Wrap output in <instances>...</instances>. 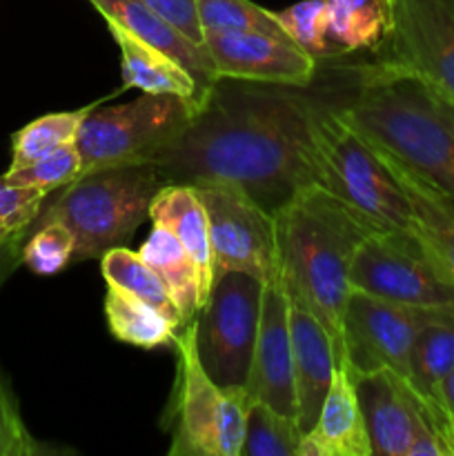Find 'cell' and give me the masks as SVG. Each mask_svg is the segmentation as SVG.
<instances>
[{"instance_id": "obj_18", "label": "cell", "mask_w": 454, "mask_h": 456, "mask_svg": "<svg viewBox=\"0 0 454 456\" xmlns=\"http://www.w3.org/2000/svg\"><path fill=\"white\" fill-rule=\"evenodd\" d=\"M301 456H372L363 410L347 365H338L314 428L305 435Z\"/></svg>"}, {"instance_id": "obj_2", "label": "cell", "mask_w": 454, "mask_h": 456, "mask_svg": "<svg viewBox=\"0 0 454 456\" xmlns=\"http://www.w3.org/2000/svg\"><path fill=\"white\" fill-rule=\"evenodd\" d=\"M274 223L285 289L325 325L343 365V310L352 261L377 230L320 185L298 191L274 214Z\"/></svg>"}, {"instance_id": "obj_16", "label": "cell", "mask_w": 454, "mask_h": 456, "mask_svg": "<svg viewBox=\"0 0 454 456\" xmlns=\"http://www.w3.org/2000/svg\"><path fill=\"white\" fill-rule=\"evenodd\" d=\"M289 332L296 386V421L307 435L314 428L332 386L338 356L325 325L294 297H289Z\"/></svg>"}, {"instance_id": "obj_13", "label": "cell", "mask_w": 454, "mask_h": 456, "mask_svg": "<svg viewBox=\"0 0 454 456\" xmlns=\"http://www.w3.org/2000/svg\"><path fill=\"white\" fill-rule=\"evenodd\" d=\"M354 379L372 456H445L421 396L394 370Z\"/></svg>"}, {"instance_id": "obj_12", "label": "cell", "mask_w": 454, "mask_h": 456, "mask_svg": "<svg viewBox=\"0 0 454 456\" xmlns=\"http://www.w3.org/2000/svg\"><path fill=\"white\" fill-rule=\"evenodd\" d=\"M378 52V62L426 80L454 102V0H392Z\"/></svg>"}, {"instance_id": "obj_20", "label": "cell", "mask_w": 454, "mask_h": 456, "mask_svg": "<svg viewBox=\"0 0 454 456\" xmlns=\"http://www.w3.org/2000/svg\"><path fill=\"white\" fill-rule=\"evenodd\" d=\"M111 38L120 49V71L123 89H138L141 94H174L199 110L203 105V94L194 76L163 49L151 47L145 40L136 38L123 27L105 22Z\"/></svg>"}, {"instance_id": "obj_27", "label": "cell", "mask_w": 454, "mask_h": 456, "mask_svg": "<svg viewBox=\"0 0 454 456\" xmlns=\"http://www.w3.org/2000/svg\"><path fill=\"white\" fill-rule=\"evenodd\" d=\"M96 105L98 102H92V105L80 107V110L52 111V114L38 116L22 129H18L12 136V165H9V169L25 167V165L45 159L52 151L61 150L62 145L76 142L85 116Z\"/></svg>"}, {"instance_id": "obj_26", "label": "cell", "mask_w": 454, "mask_h": 456, "mask_svg": "<svg viewBox=\"0 0 454 456\" xmlns=\"http://www.w3.org/2000/svg\"><path fill=\"white\" fill-rule=\"evenodd\" d=\"M98 261H101V274L107 285L125 289V292L142 298V301L154 305L156 310L167 314L169 319H174L182 328L176 303L172 301V297H169L167 288H165L163 281L158 279V274L142 261L141 254L132 252V249H127V245H125V248L109 249V252L102 254Z\"/></svg>"}, {"instance_id": "obj_17", "label": "cell", "mask_w": 454, "mask_h": 456, "mask_svg": "<svg viewBox=\"0 0 454 456\" xmlns=\"http://www.w3.org/2000/svg\"><path fill=\"white\" fill-rule=\"evenodd\" d=\"M87 3L101 13L105 22H114V25L123 27L125 31H129L136 38L150 43L151 47L163 49L165 53L176 58L194 76L196 85L203 94V102L214 89V85L221 80L214 71L212 61H209L203 45L187 38L182 31L169 25L165 18L151 12L141 0H87Z\"/></svg>"}, {"instance_id": "obj_23", "label": "cell", "mask_w": 454, "mask_h": 456, "mask_svg": "<svg viewBox=\"0 0 454 456\" xmlns=\"http://www.w3.org/2000/svg\"><path fill=\"white\" fill-rule=\"evenodd\" d=\"M105 316L109 332L116 341L127 346L154 350V347L174 346L181 325L142 298L125 289L107 285Z\"/></svg>"}, {"instance_id": "obj_24", "label": "cell", "mask_w": 454, "mask_h": 456, "mask_svg": "<svg viewBox=\"0 0 454 456\" xmlns=\"http://www.w3.org/2000/svg\"><path fill=\"white\" fill-rule=\"evenodd\" d=\"M325 4L334 56L381 47L390 31V4L383 0H325Z\"/></svg>"}, {"instance_id": "obj_4", "label": "cell", "mask_w": 454, "mask_h": 456, "mask_svg": "<svg viewBox=\"0 0 454 456\" xmlns=\"http://www.w3.org/2000/svg\"><path fill=\"white\" fill-rule=\"evenodd\" d=\"M165 185L167 178L154 163L80 174L58 190L52 203L43 205L31 230L43 223H61L74 236V261L101 258L132 240L134 232L150 218L151 200Z\"/></svg>"}, {"instance_id": "obj_22", "label": "cell", "mask_w": 454, "mask_h": 456, "mask_svg": "<svg viewBox=\"0 0 454 456\" xmlns=\"http://www.w3.org/2000/svg\"><path fill=\"white\" fill-rule=\"evenodd\" d=\"M142 261L158 274L167 288L169 297L176 303L182 325L190 323L199 312V283H196V267L181 240L165 225L154 223L145 243L138 248Z\"/></svg>"}, {"instance_id": "obj_33", "label": "cell", "mask_w": 454, "mask_h": 456, "mask_svg": "<svg viewBox=\"0 0 454 456\" xmlns=\"http://www.w3.org/2000/svg\"><path fill=\"white\" fill-rule=\"evenodd\" d=\"M74 236L61 223L34 227L22 243V263L38 276H53L74 261Z\"/></svg>"}, {"instance_id": "obj_25", "label": "cell", "mask_w": 454, "mask_h": 456, "mask_svg": "<svg viewBox=\"0 0 454 456\" xmlns=\"http://www.w3.org/2000/svg\"><path fill=\"white\" fill-rule=\"evenodd\" d=\"M454 368V314L426 325L417 337L405 381L423 401L434 396L439 383Z\"/></svg>"}, {"instance_id": "obj_35", "label": "cell", "mask_w": 454, "mask_h": 456, "mask_svg": "<svg viewBox=\"0 0 454 456\" xmlns=\"http://www.w3.org/2000/svg\"><path fill=\"white\" fill-rule=\"evenodd\" d=\"M430 414L432 428L443 445L445 456H454V368L436 387L430 401H423Z\"/></svg>"}, {"instance_id": "obj_3", "label": "cell", "mask_w": 454, "mask_h": 456, "mask_svg": "<svg viewBox=\"0 0 454 456\" xmlns=\"http://www.w3.org/2000/svg\"><path fill=\"white\" fill-rule=\"evenodd\" d=\"M343 118L432 187L454 199V102L432 85L377 62L363 71Z\"/></svg>"}, {"instance_id": "obj_7", "label": "cell", "mask_w": 454, "mask_h": 456, "mask_svg": "<svg viewBox=\"0 0 454 456\" xmlns=\"http://www.w3.org/2000/svg\"><path fill=\"white\" fill-rule=\"evenodd\" d=\"M194 114L196 107L174 94H141L120 105H96L76 136L83 174L154 163L182 136Z\"/></svg>"}, {"instance_id": "obj_10", "label": "cell", "mask_w": 454, "mask_h": 456, "mask_svg": "<svg viewBox=\"0 0 454 456\" xmlns=\"http://www.w3.org/2000/svg\"><path fill=\"white\" fill-rule=\"evenodd\" d=\"M350 289L385 301L423 307H454V283L426 245L405 232H372L356 249Z\"/></svg>"}, {"instance_id": "obj_5", "label": "cell", "mask_w": 454, "mask_h": 456, "mask_svg": "<svg viewBox=\"0 0 454 456\" xmlns=\"http://www.w3.org/2000/svg\"><path fill=\"white\" fill-rule=\"evenodd\" d=\"M316 185L359 214L377 232L417 236L409 199L377 150L347 123L338 107L320 105L314 120Z\"/></svg>"}, {"instance_id": "obj_37", "label": "cell", "mask_w": 454, "mask_h": 456, "mask_svg": "<svg viewBox=\"0 0 454 456\" xmlns=\"http://www.w3.org/2000/svg\"><path fill=\"white\" fill-rule=\"evenodd\" d=\"M18 263H22L20 254H9V256L0 258V283H3V281L7 279L13 270H16Z\"/></svg>"}, {"instance_id": "obj_19", "label": "cell", "mask_w": 454, "mask_h": 456, "mask_svg": "<svg viewBox=\"0 0 454 456\" xmlns=\"http://www.w3.org/2000/svg\"><path fill=\"white\" fill-rule=\"evenodd\" d=\"M150 218L167 227L196 267L199 305L207 301L214 285V254L209 240V223L203 203L190 183H167L150 205ZM199 307V310H200Z\"/></svg>"}, {"instance_id": "obj_34", "label": "cell", "mask_w": 454, "mask_h": 456, "mask_svg": "<svg viewBox=\"0 0 454 456\" xmlns=\"http://www.w3.org/2000/svg\"><path fill=\"white\" fill-rule=\"evenodd\" d=\"M52 452V448L38 444L22 421L20 408L0 372V456H38Z\"/></svg>"}, {"instance_id": "obj_32", "label": "cell", "mask_w": 454, "mask_h": 456, "mask_svg": "<svg viewBox=\"0 0 454 456\" xmlns=\"http://www.w3.org/2000/svg\"><path fill=\"white\" fill-rule=\"evenodd\" d=\"M80 174H83V165H80L78 147H76V142H69V145H62L61 150L52 151L36 163L18 169H7L3 176L12 185L31 187V190L45 191L49 196L52 191L74 183Z\"/></svg>"}, {"instance_id": "obj_31", "label": "cell", "mask_w": 454, "mask_h": 456, "mask_svg": "<svg viewBox=\"0 0 454 456\" xmlns=\"http://www.w3.org/2000/svg\"><path fill=\"white\" fill-rule=\"evenodd\" d=\"M276 13L280 29L294 45L319 58L334 56L328 38V4L325 0H301Z\"/></svg>"}, {"instance_id": "obj_38", "label": "cell", "mask_w": 454, "mask_h": 456, "mask_svg": "<svg viewBox=\"0 0 454 456\" xmlns=\"http://www.w3.org/2000/svg\"><path fill=\"white\" fill-rule=\"evenodd\" d=\"M383 3H387V4H390V7H392V0H383Z\"/></svg>"}, {"instance_id": "obj_11", "label": "cell", "mask_w": 454, "mask_h": 456, "mask_svg": "<svg viewBox=\"0 0 454 456\" xmlns=\"http://www.w3.org/2000/svg\"><path fill=\"white\" fill-rule=\"evenodd\" d=\"M190 185L207 214L214 279L223 272H247L263 283L279 276L274 214L234 185L209 181Z\"/></svg>"}, {"instance_id": "obj_6", "label": "cell", "mask_w": 454, "mask_h": 456, "mask_svg": "<svg viewBox=\"0 0 454 456\" xmlns=\"http://www.w3.org/2000/svg\"><path fill=\"white\" fill-rule=\"evenodd\" d=\"M176 379L163 414L172 436L169 456H240L252 399L245 390L221 387L200 365L194 319L174 341Z\"/></svg>"}, {"instance_id": "obj_14", "label": "cell", "mask_w": 454, "mask_h": 456, "mask_svg": "<svg viewBox=\"0 0 454 456\" xmlns=\"http://www.w3.org/2000/svg\"><path fill=\"white\" fill-rule=\"evenodd\" d=\"M203 47L218 78L307 87L319 65L292 40L261 31H207Z\"/></svg>"}, {"instance_id": "obj_8", "label": "cell", "mask_w": 454, "mask_h": 456, "mask_svg": "<svg viewBox=\"0 0 454 456\" xmlns=\"http://www.w3.org/2000/svg\"><path fill=\"white\" fill-rule=\"evenodd\" d=\"M265 283L247 272H223L194 316L196 350L214 383L245 390L261 323Z\"/></svg>"}, {"instance_id": "obj_36", "label": "cell", "mask_w": 454, "mask_h": 456, "mask_svg": "<svg viewBox=\"0 0 454 456\" xmlns=\"http://www.w3.org/2000/svg\"><path fill=\"white\" fill-rule=\"evenodd\" d=\"M141 3L158 13L160 18H165L178 31H182L187 38L203 45V29H200L199 12H196V0H141Z\"/></svg>"}, {"instance_id": "obj_21", "label": "cell", "mask_w": 454, "mask_h": 456, "mask_svg": "<svg viewBox=\"0 0 454 456\" xmlns=\"http://www.w3.org/2000/svg\"><path fill=\"white\" fill-rule=\"evenodd\" d=\"M378 154L409 199L417 223V239L426 245L436 265L454 283V199L445 196L383 151Z\"/></svg>"}, {"instance_id": "obj_30", "label": "cell", "mask_w": 454, "mask_h": 456, "mask_svg": "<svg viewBox=\"0 0 454 456\" xmlns=\"http://www.w3.org/2000/svg\"><path fill=\"white\" fill-rule=\"evenodd\" d=\"M47 194L31 187H18L0 176V258L20 254L36 216L43 209Z\"/></svg>"}, {"instance_id": "obj_9", "label": "cell", "mask_w": 454, "mask_h": 456, "mask_svg": "<svg viewBox=\"0 0 454 456\" xmlns=\"http://www.w3.org/2000/svg\"><path fill=\"white\" fill-rule=\"evenodd\" d=\"M450 314L454 307L405 305L350 289L343 310V363L352 377L378 370L408 377L421 330Z\"/></svg>"}, {"instance_id": "obj_28", "label": "cell", "mask_w": 454, "mask_h": 456, "mask_svg": "<svg viewBox=\"0 0 454 456\" xmlns=\"http://www.w3.org/2000/svg\"><path fill=\"white\" fill-rule=\"evenodd\" d=\"M305 432L296 419L279 412L272 405L252 401L245 421L240 456H301Z\"/></svg>"}, {"instance_id": "obj_29", "label": "cell", "mask_w": 454, "mask_h": 456, "mask_svg": "<svg viewBox=\"0 0 454 456\" xmlns=\"http://www.w3.org/2000/svg\"><path fill=\"white\" fill-rule=\"evenodd\" d=\"M203 34L207 31H261L288 38L276 13L252 0H196ZM289 40V38H288Z\"/></svg>"}, {"instance_id": "obj_1", "label": "cell", "mask_w": 454, "mask_h": 456, "mask_svg": "<svg viewBox=\"0 0 454 456\" xmlns=\"http://www.w3.org/2000/svg\"><path fill=\"white\" fill-rule=\"evenodd\" d=\"M288 85L221 78L194 120L154 160L167 183H225L276 214L316 185V98Z\"/></svg>"}, {"instance_id": "obj_15", "label": "cell", "mask_w": 454, "mask_h": 456, "mask_svg": "<svg viewBox=\"0 0 454 456\" xmlns=\"http://www.w3.org/2000/svg\"><path fill=\"white\" fill-rule=\"evenodd\" d=\"M245 392L252 401H261V403L272 405L279 412L296 419L289 297L280 274L265 283L261 323H258V337Z\"/></svg>"}]
</instances>
